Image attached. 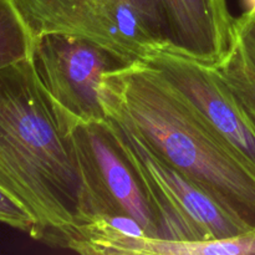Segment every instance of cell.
Here are the masks:
<instances>
[{
	"instance_id": "8992f818",
	"label": "cell",
	"mask_w": 255,
	"mask_h": 255,
	"mask_svg": "<svg viewBox=\"0 0 255 255\" xmlns=\"http://www.w3.org/2000/svg\"><path fill=\"white\" fill-rule=\"evenodd\" d=\"M31 57L46 91L72 121H106L102 77L128 62L90 40L64 34L35 39Z\"/></svg>"
},
{
	"instance_id": "7a4b0ae2",
	"label": "cell",
	"mask_w": 255,
	"mask_h": 255,
	"mask_svg": "<svg viewBox=\"0 0 255 255\" xmlns=\"http://www.w3.org/2000/svg\"><path fill=\"white\" fill-rule=\"evenodd\" d=\"M106 116L116 117L187 178L255 227V171L198 109L147 61L107 71Z\"/></svg>"
},
{
	"instance_id": "5bb4252c",
	"label": "cell",
	"mask_w": 255,
	"mask_h": 255,
	"mask_svg": "<svg viewBox=\"0 0 255 255\" xmlns=\"http://www.w3.org/2000/svg\"><path fill=\"white\" fill-rule=\"evenodd\" d=\"M236 34L243 40L247 46L255 51V19L247 24H238L236 21Z\"/></svg>"
},
{
	"instance_id": "8fae6325",
	"label": "cell",
	"mask_w": 255,
	"mask_h": 255,
	"mask_svg": "<svg viewBox=\"0 0 255 255\" xmlns=\"http://www.w3.org/2000/svg\"><path fill=\"white\" fill-rule=\"evenodd\" d=\"M34 37L14 0H0V69L31 57Z\"/></svg>"
},
{
	"instance_id": "5b68a950",
	"label": "cell",
	"mask_w": 255,
	"mask_h": 255,
	"mask_svg": "<svg viewBox=\"0 0 255 255\" xmlns=\"http://www.w3.org/2000/svg\"><path fill=\"white\" fill-rule=\"evenodd\" d=\"M74 141L84 179V212L80 222L90 214L125 216L134 219L148 238H161L158 219L141 179L106 121L77 124Z\"/></svg>"
},
{
	"instance_id": "6da1fadb",
	"label": "cell",
	"mask_w": 255,
	"mask_h": 255,
	"mask_svg": "<svg viewBox=\"0 0 255 255\" xmlns=\"http://www.w3.org/2000/svg\"><path fill=\"white\" fill-rule=\"evenodd\" d=\"M76 122L42 85L32 57L0 69V188L34 221L31 238L67 248L84 212Z\"/></svg>"
},
{
	"instance_id": "ba28073f",
	"label": "cell",
	"mask_w": 255,
	"mask_h": 255,
	"mask_svg": "<svg viewBox=\"0 0 255 255\" xmlns=\"http://www.w3.org/2000/svg\"><path fill=\"white\" fill-rule=\"evenodd\" d=\"M172 52L218 66L236 41V17L227 0H159Z\"/></svg>"
},
{
	"instance_id": "9a60e30c",
	"label": "cell",
	"mask_w": 255,
	"mask_h": 255,
	"mask_svg": "<svg viewBox=\"0 0 255 255\" xmlns=\"http://www.w3.org/2000/svg\"><path fill=\"white\" fill-rule=\"evenodd\" d=\"M241 2L243 14L239 17H236V21L238 24H247L255 19V0H241Z\"/></svg>"
},
{
	"instance_id": "277c9868",
	"label": "cell",
	"mask_w": 255,
	"mask_h": 255,
	"mask_svg": "<svg viewBox=\"0 0 255 255\" xmlns=\"http://www.w3.org/2000/svg\"><path fill=\"white\" fill-rule=\"evenodd\" d=\"M35 39L64 34L90 40L124 61H144L169 51L131 0H14Z\"/></svg>"
},
{
	"instance_id": "3957f363",
	"label": "cell",
	"mask_w": 255,
	"mask_h": 255,
	"mask_svg": "<svg viewBox=\"0 0 255 255\" xmlns=\"http://www.w3.org/2000/svg\"><path fill=\"white\" fill-rule=\"evenodd\" d=\"M106 125L141 179L161 239H223L254 228L161 158L128 125L112 116H106Z\"/></svg>"
},
{
	"instance_id": "7c38bea8",
	"label": "cell",
	"mask_w": 255,
	"mask_h": 255,
	"mask_svg": "<svg viewBox=\"0 0 255 255\" xmlns=\"http://www.w3.org/2000/svg\"><path fill=\"white\" fill-rule=\"evenodd\" d=\"M0 223L25 232L31 237L34 231V221L30 214L0 188Z\"/></svg>"
},
{
	"instance_id": "30bf717a",
	"label": "cell",
	"mask_w": 255,
	"mask_h": 255,
	"mask_svg": "<svg viewBox=\"0 0 255 255\" xmlns=\"http://www.w3.org/2000/svg\"><path fill=\"white\" fill-rule=\"evenodd\" d=\"M246 111L255 127V51L236 34L232 51L218 66L213 67Z\"/></svg>"
},
{
	"instance_id": "52a82bcc",
	"label": "cell",
	"mask_w": 255,
	"mask_h": 255,
	"mask_svg": "<svg viewBox=\"0 0 255 255\" xmlns=\"http://www.w3.org/2000/svg\"><path fill=\"white\" fill-rule=\"evenodd\" d=\"M144 61L161 70L255 171V127L213 67L172 51H159Z\"/></svg>"
},
{
	"instance_id": "9c48e42d",
	"label": "cell",
	"mask_w": 255,
	"mask_h": 255,
	"mask_svg": "<svg viewBox=\"0 0 255 255\" xmlns=\"http://www.w3.org/2000/svg\"><path fill=\"white\" fill-rule=\"evenodd\" d=\"M119 255H255V227L239 236L208 241L134 237L121 244Z\"/></svg>"
},
{
	"instance_id": "4fadbf2b",
	"label": "cell",
	"mask_w": 255,
	"mask_h": 255,
	"mask_svg": "<svg viewBox=\"0 0 255 255\" xmlns=\"http://www.w3.org/2000/svg\"><path fill=\"white\" fill-rule=\"evenodd\" d=\"M139 14L142 15L144 21L147 22L151 31L161 40L169 51H172L171 44L168 40V31H167L166 17L159 0H131Z\"/></svg>"
}]
</instances>
